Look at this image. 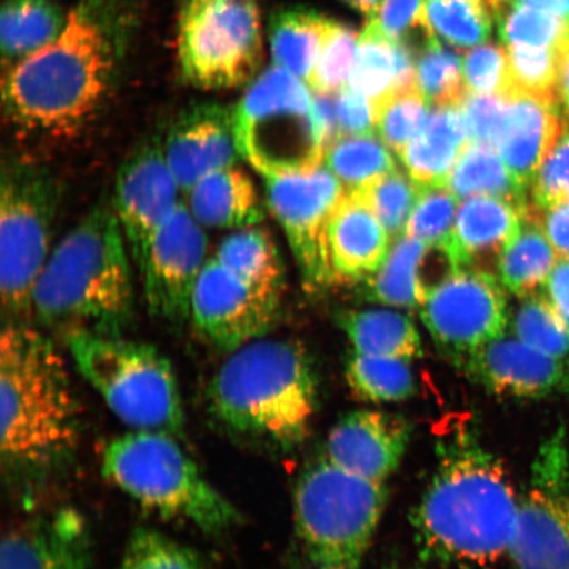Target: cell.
Masks as SVG:
<instances>
[{
  "mask_svg": "<svg viewBox=\"0 0 569 569\" xmlns=\"http://www.w3.org/2000/svg\"><path fill=\"white\" fill-rule=\"evenodd\" d=\"M437 466L411 515L421 558L440 566L486 568L509 555L519 496L502 461L472 427L437 445Z\"/></svg>",
  "mask_w": 569,
  "mask_h": 569,
  "instance_id": "obj_1",
  "label": "cell"
},
{
  "mask_svg": "<svg viewBox=\"0 0 569 569\" xmlns=\"http://www.w3.org/2000/svg\"><path fill=\"white\" fill-rule=\"evenodd\" d=\"M113 67L112 40L101 16L89 3L78 6L52 42L11 62L2 82L6 117L30 137L73 138L102 106Z\"/></svg>",
  "mask_w": 569,
  "mask_h": 569,
  "instance_id": "obj_2",
  "label": "cell"
},
{
  "mask_svg": "<svg viewBox=\"0 0 569 569\" xmlns=\"http://www.w3.org/2000/svg\"><path fill=\"white\" fill-rule=\"evenodd\" d=\"M81 411L59 352L20 322L0 336V455L9 472L42 478L73 458Z\"/></svg>",
  "mask_w": 569,
  "mask_h": 569,
  "instance_id": "obj_3",
  "label": "cell"
},
{
  "mask_svg": "<svg viewBox=\"0 0 569 569\" xmlns=\"http://www.w3.org/2000/svg\"><path fill=\"white\" fill-rule=\"evenodd\" d=\"M128 251L113 209L97 206L49 254L34 283L32 312L69 336H119L133 315Z\"/></svg>",
  "mask_w": 569,
  "mask_h": 569,
  "instance_id": "obj_4",
  "label": "cell"
},
{
  "mask_svg": "<svg viewBox=\"0 0 569 569\" xmlns=\"http://www.w3.org/2000/svg\"><path fill=\"white\" fill-rule=\"evenodd\" d=\"M317 395L305 347L264 338L230 352L208 388L211 415L224 429L283 450L309 437Z\"/></svg>",
  "mask_w": 569,
  "mask_h": 569,
  "instance_id": "obj_5",
  "label": "cell"
},
{
  "mask_svg": "<svg viewBox=\"0 0 569 569\" xmlns=\"http://www.w3.org/2000/svg\"><path fill=\"white\" fill-rule=\"evenodd\" d=\"M102 473L142 507L204 532L222 533L240 522L238 509L170 433L133 430L113 438L102 453Z\"/></svg>",
  "mask_w": 569,
  "mask_h": 569,
  "instance_id": "obj_6",
  "label": "cell"
},
{
  "mask_svg": "<svg viewBox=\"0 0 569 569\" xmlns=\"http://www.w3.org/2000/svg\"><path fill=\"white\" fill-rule=\"evenodd\" d=\"M387 483L341 471L325 457L305 468L295 521L315 569H361L386 510Z\"/></svg>",
  "mask_w": 569,
  "mask_h": 569,
  "instance_id": "obj_7",
  "label": "cell"
},
{
  "mask_svg": "<svg viewBox=\"0 0 569 569\" xmlns=\"http://www.w3.org/2000/svg\"><path fill=\"white\" fill-rule=\"evenodd\" d=\"M68 338L78 371L120 421L138 431L182 432L184 412L174 368L158 348L102 333Z\"/></svg>",
  "mask_w": 569,
  "mask_h": 569,
  "instance_id": "obj_8",
  "label": "cell"
},
{
  "mask_svg": "<svg viewBox=\"0 0 569 569\" xmlns=\"http://www.w3.org/2000/svg\"><path fill=\"white\" fill-rule=\"evenodd\" d=\"M241 159L266 180L312 172L325 142L308 84L279 67L268 68L233 107Z\"/></svg>",
  "mask_w": 569,
  "mask_h": 569,
  "instance_id": "obj_9",
  "label": "cell"
},
{
  "mask_svg": "<svg viewBox=\"0 0 569 569\" xmlns=\"http://www.w3.org/2000/svg\"><path fill=\"white\" fill-rule=\"evenodd\" d=\"M178 63L184 81L206 91L251 84L264 60L259 0H180Z\"/></svg>",
  "mask_w": 569,
  "mask_h": 569,
  "instance_id": "obj_10",
  "label": "cell"
},
{
  "mask_svg": "<svg viewBox=\"0 0 569 569\" xmlns=\"http://www.w3.org/2000/svg\"><path fill=\"white\" fill-rule=\"evenodd\" d=\"M59 182L32 162L4 163L0 178V296L12 317L32 312V293L49 258Z\"/></svg>",
  "mask_w": 569,
  "mask_h": 569,
  "instance_id": "obj_11",
  "label": "cell"
},
{
  "mask_svg": "<svg viewBox=\"0 0 569 569\" xmlns=\"http://www.w3.org/2000/svg\"><path fill=\"white\" fill-rule=\"evenodd\" d=\"M508 557L516 569H569V448L565 426L540 445L519 496Z\"/></svg>",
  "mask_w": 569,
  "mask_h": 569,
  "instance_id": "obj_12",
  "label": "cell"
},
{
  "mask_svg": "<svg viewBox=\"0 0 569 569\" xmlns=\"http://www.w3.org/2000/svg\"><path fill=\"white\" fill-rule=\"evenodd\" d=\"M266 181L268 208L287 234L306 287L319 290L339 283L330 259L329 226L346 196L343 184L323 166Z\"/></svg>",
  "mask_w": 569,
  "mask_h": 569,
  "instance_id": "obj_13",
  "label": "cell"
},
{
  "mask_svg": "<svg viewBox=\"0 0 569 569\" xmlns=\"http://www.w3.org/2000/svg\"><path fill=\"white\" fill-rule=\"evenodd\" d=\"M503 284L493 273L461 270L419 305L438 350L461 368L481 347L503 336L509 325Z\"/></svg>",
  "mask_w": 569,
  "mask_h": 569,
  "instance_id": "obj_14",
  "label": "cell"
},
{
  "mask_svg": "<svg viewBox=\"0 0 569 569\" xmlns=\"http://www.w3.org/2000/svg\"><path fill=\"white\" fill-rule=\"evenodd\" d=\"M280 301L281 295L256 287L212 258L199 276L190 317L204 339L232 352L267 336Z\"/></svg>",
  "mask_w": 569,
  "mask_h": 569,
  "instance_id": "obj_15",
  "label": "cell"
},
{
  "mask_svg": "<svg viewBox=\"0 0 569 569\" xmlns=\"http://www.w3.org/2000/svg\"><path fill=\"white\" fill-rule=\"evenodd\" d=\"M208 237L188 206H178L149 244L139 267L149 311L170 322L190 317L191 298L206 264Z\"/></svg>",
  "mask_w": 569,
  "mask_h": 569,
  "instance_id": "obj_16",
  "label": "cell"
},
{
  "mask_svg": "<svg viewBox=\"0 0 569 569\" xmlns=\"http://www.w3.org/2000/svg\"><path fill=\"white\" fill-rule=\"evenodd\" d=\"M180 191L162 146L142 147L120 167L112 209L138 267L154 234L182 203Z\"/></svg>",
  "mask_w": 569,
  "mask_h": 569,
  "instance_id": "obj_17",
  "label": "cell"
},
{
  "mask_svg": "<svg viewBox=\"0 0 569 569\" xmlns=\"http://www.w3.org/2000/svg\"><path fill=\"white\" fill-rule=\"evenodd\" d=\"M461 369L496 396L540 400L569 391L567 359L553 358L505 333L476 351Z\"/></svg>",
  "mask_w": 569,
  "mask_h": 569,
  "instance_id": "obj_18",
  "label": "cell"
},
{
  "mask_svg": "<svg viewBox=\"0 0 569 569\" xmlns=\"http://www.w3.org/2000/svg\"><path fill=\"white\" fill-rule=\"evenodd\" d=\"M411 427L379 410H356L340 418L326 440L323 457L341 469L387 483L408 451Z\"/></svg>",
  "mask_w": 569,
  "mask_h": 569,
  "instance_id": "obj_19",
  "label": "cell"
},
{
  "mask_svg": "<svg viewBox=\"0 0 569 569\" xmlns=\"http://www.w3.org/2000/svg\"><path fill=\"white\" fill-rule=\"evenodd\" d=\"M163 154L184 193L217 170L241 159L233 109L201 104L183 113L170 128Z\"/></svg>",
  "mask_w": 569,
  "mask_h": 569,
  "instance_id": "obj_20",
  "label": "cell"
},
{
  "mask_svg": "<svg viewBox=\"0 0 569 569\" xmlns=\"http://www.w3.org/2000/svg\"><path fill=\"white\" fill-rule=\"evenodd\" d=\"M559 106L521 91L507 96L492 147L526 188H531L563 131Z\"/></svg>",
  "mask_w": 569,
  "mask_h": 569,
  "instance_id": "obj_21",
  "label": "cell"
},
{
  "mask_svg": "<svg viewBox=\"0 0 569 569\" xmlns=\"http://www.w3.org/2000/svg\"><path fill=\"white\" fill-rule=\"evenodd\" d=\"M0 569H90L87 522L61 509L11 530L0 546Z\"/></svg>",
  "mask_w": 569,
  "mask_h": 569,
  "instance_id": "obj_22",
  "label": "cell"
},
{
  "mask_svg": "<svg viewBox=\"0 0 569 569\" xmlns=\"http://www.w3.org/2000/svg\"><path fill=\"white\" fill-rule=\"evenodd\" d=\"M525 210L500 198L466 199L459 206L451 241L461 270L497 272L502 252L521 229Z\"/></svg>",
  "mask_w": 569,
  "mask_h": 569,
  "instance_id": "obj_23",
  "label": "cell"
},
{
  "mask_svg": "<svg viewBox=\"0 0 569 569\" xmlns=\"http://www.w3.org/2000/svg\"><path fill=\"white\" fill-rule=\"evenodd\" d=\"M390 238L359 196L346 193L329 226V249L339 283L366 280L386 261Z\"/></svg>",
  "mask_w": 569,
  "mask_h": 569,
  "instance_id": "obj_24",
  "label": "cell"
},
{
  "mask_svg": "<svg viewBox=\"0 0 569 569\" xmlns=\"http://www.w3.org/2000/svg\"><path fill=\"white\" fill-rule=\"evenodd\" d=\"M188 209L204 229L241 230L264 219L258 189L244 169L227 167L202 178L188 191Z\"/></svg>",
  "mask_w": 569,
  "mask_h": 569,
  "instance_id": "obj_25",
  "label": "cell"
},
{
  "mask_svg": "<svg viewBox=\"0 0 569 569\" xmlns=\"http://www.w3.org/2000/svg\"><path fill=\"white\" fill-rule=\"evenodd\" d=\"M469 141L460 104L436 106L400 159L419 187H446Z\"/></svg>",
  "mask_w": 569,
  "mask_h": 569,
  "instance_id": "obj_26",
  "label": "cell"
},
{
  "mask_svg": "<svg viewBox=\"0 0 569 569\" xmlns=\"http://www.w3.org/2000/svg\"><path fill=\"white\" fill-rule=\"evenodd\" d=\"M338 322L350 338L355 352L382 358H421V337L410 318L389 309L348 310Z\"/></svg>",
  "mask_w": 569,
  "mask_h": 569,
  "instance_id": "obj_27",
  "label": "cell"
},
{
  "mask_svg": "<svg viewBox=\"0 0 569 569\" xmlns=\"http://www.w3.org/2000/svg\"><path fill=\"white\" fill-rule=\"evenodd\" d=\"M330 21L300 7L277 11L269 23V46L274 67L289 71L308 84Z\"/></svg>",
  "mask_w": 569,
  "mask_h": 569,
  "instance_id": "obj_28",
  "label": "cell"
},
{
  "mask_svg": "<svg viewBox=\"0 0 569 569\" xmlns=\"http://www.w3.org/2000/svg\"><path fill=\"white\" fill-rule=\"evenodd\" d=\"M446 187L459 201L475 197L500 198L528 208V194L492 146L469 141L448 177Z\"/></svg>",
  "mask_w": 569,
  "mask_h": 569,
  "instance_id": "obj_29",
  "label": "cell"
},
{
  "mask_svg": "<svg viewBox=\"0 0 569 569\" xmlns=\"http://www.w3.org/2000/svg\"><path fill=\"white\" fill-rule=\"evenodd\" d=\"M558 259L543 230L525 210L521 229L498 261V280L519 298L537 295Z\"/></svg>",
  "mask_w": 569,
  "mask_h": 569,
  "instance_id": "obj_30",
  "label": "cell"
},
{
  "mask_svg": "<svg viewBox=\"0 0 569 569\" xmlns=\"http://www.w3.org/2000/svg\"><path fill=\"white\" fill-rule=\"evenodd\" d=\"M68 17L48 0H6L0 13V46L4 59L16 62L52 42Z\"/></svg>",
  "mask_w": 569,
  "mask_h": 569,
  "instance_id": "obj_31",
  "label": "cell"
},
{
  "mask_svg": "<svg viewBox=\"0 0 569 569\" xmlns=\"http://www.w3.org/2000/svg\"><path fill=\"white\" fill-rule=\"evenodd\" d=\"M213 259L256 287L282 295L281 256L272 234L260 224L232 231L220 241Z\"/></svg>",
  "mask_w": 569,
  "mask_h": 569,
  "instance_id": "obj_32",
  "label": "cell"
},
{
  "mask_svg": "<svg viewBox=\"0 0 569 569\" xmlns=\"http://www.w3.org/2000/svg\"><path fill=\"white\" fill-rule=\"evenodd\" d=\"M323 162L346 193H353L397 170L386 142L372 134H347L326 148Z\"/></svg>",
  "mask_w": 569,
  "mask_h": 569,
  "instance_id": "obj_33",
  "label": "cell"
},
{
  "mask_svg": "<svg viewBox=\"0 0 569 569\" xmlns=\"http://www.w3.org/2000/svg\"><path fill=\"white\" fill-rule=\"evenodd\" d=\"M348 388L361 401L391 403L416 395L410 360L352 352L346 365Z\"/></svg>",
  "mask_w": 569,
  "mask_h": 569,
  "instance_id": "obj_34",
  "label": "cell"
},
{
  "mask_svg": "<svg viewBox=\"0 0 569 569\" xmlns=\"http://www.w3.org/2000/svg\"><path fill=\"white\" fill-rule=\"evenodd\" d=\"M425 247V241L407 234L393 241L386 261L366 279L367 300L398 309L419 308L416 272Z\"/></svg>",
  "mask_w": 569,
  "mask_h": 569,
  "instance_id": "obj_35",
  "label": "cell"
},
{
  "mask_svg": "<svg viewBox=\"0 0 569 569\" xmlns=\"http://www.w3.org/2000/svg\"><path fill=\"white\" fill-rule=\"evenodd\" d=\"M425 16L436 36L462 49L483 44L495 20L489 0H425Z\"/></svg>",
  "mask_w": 569,
  "mask_h": 569,
  "instance_id": "obj_36",
  "label": "cell"
},
{
  "mask_svg": "<svg viewBox=\"0 0 569 569\" xmlns=\"http://www.w3.org/2000/svg\"><path fill=\"white\" fill-rule=\"evenodd\" d=\"M347 87L365 96L373 110L396 92L397 62L395 42L366 26Z\"/></svg>",
  "mask_w": 569,
  "mask_h": 569,
  "instance_id": "obj_37",
  "label": "cell"
},
{
  "mask_svg": "<svg viewBox=\"0 0 569 569\" xmlns=\"http://www.w3.org/2000/svg\"><path fill=\"white\" fill-rule=\"evenodd\" d=\"M416 87L432 107L460 104L466 96L461 60L432 36L418 49Z\"/></svg>",
  "mask_w": 569,
  "mask_h": 569,
  "instance_id": "obj_38",
  "label": "cell"
},
{
  "mask_svg": "<svg viewBox=\"0 0 569 569\" xmlns=\"http://www.w3.org/2000/svg\"><path fill=\"white\" fill-rule=\"evenodd\" d=\"M423 188L400 170L388 173L353 194L359 196L386 227L391 241L403 237Z\"/></svg>",
  "mask_w": 569,
  "mask_h": 569,
  "instance_id": "obj_39",
  "label": "cell"
},
{
  "mask_svg": "<svg viewBox=\"0 0 569 569\" xmlns=\"http://www.w3.org/2000/svg\"><path fill=\"white\" fill-rule=\"evenodd\" d=\"M505 46L561 48L569 40V26L537 7L513 3L496 17Z\"/></svg>",
  "mask_w": 569,
  "mask_h": 569,
  "instance_id": "obj_40",
  "label": "cell"
},
{
  "mask_svg": "<svg viewBox=\"0 0 569 569\" xmlns=\"http://www.w3.org/2000/svg\"><path fill=\"white\" fill-rule=\"evenodd\" d=\"M516 338L558 359L569 356V329L540 295L522 298L513 317Z\"/></svg>",
  "mask_w": 569,
  "mask_h": 569,
  "instance_id": "obj_41",
  "label": "cell"
},
{
  "mask_svg": "<svg viewBox=\"0 0 569 569\" xmlns=\"http://www.w3.org/2000/svg\"><path fill=\"white\" fill-rule=\"evenodd\" d=\"M118 569H204L201 555L158 530L133 531Z\"/></svg>",
  "mask_w": 569,
  "mask_h": 569,
  "instance_id": "obj_42",
  "label": "cell"
},
{
  "mask_svg": "<svg viewBox=\"0 0 569 569\" xmlns=\"http://www.w3.org/2000/svg\"><path fill=\"white\" fill-rule=\"evenodd\" d=\"M359 34L353 28L330 21L308 87L319 94H337L350 78Z\"/></svg>",
  "mask_w": 569,
  "mask_h": 569,
  "instance_id": "obj_43",
  "label": "cell"
},
{
  "mask_svg": "<svg viewBox=\"0 0 569 569\" xmlns=\"http://www.w3.org/2000/svg\"><path fill=\"white\" fill-rule=\"evenodd\" d=\"M430 104L417 88L396 92L375 109L376 130L391 152L401 156L421 130Z\"/></svg>",
  "mask_w": 569,
  "mask_h": 569,
  "instance_id": "obj_44",
  "label": "cell"
},
{
  "mask_svg": "<svg viewBox=\"0 0 569 569\" xmlns=\"http://www.w3.org/2000/svg\"><path fill=\"white\" fill-rule=\"evenodd\" d=\"M559 49L510 46L507 48L515 91L559 102Z\"/></svg>",
  "mask_w": 569,
  "mask_h": 569,
  "instance_id": "obj_45",
  "label": "cell"
},
{
  "mask_svg": "<svg viewBox=\"0 0 569 569\" xmlns=\"http://www.w3.org/2000/svg\"><path fill=\"white\" fill-rule=\"evenodd\" d=\"M459 199L447 187L423 188L405 234L425 243H451Z\"/></svg>",
  "mask_w": 569,
  "mask_h": 569,
  "instance_id": "obj_46",
  "label": "cell"
},
{
  "mask_svg": "<svg viewBox=\"0 0 569 569\" xmlns=\"http://www.w3.org/2000/svg\"><path fill=\"white\" fill-rule=\"evenodd\" d=\"M367 27L390 41H405L416 49L436 36L427 24L425 0H382L369 13Z\"/></svg>",
  "mask_w": 569,
  "mask_h": 569,
  "instance_id": "obj_47",
  "label": "cell"
},
{
  "mask_svg": "<svg viewBox=\"0 0 569 569\" xmlns=\"http://www.w3.org/2000/svg\"><path fill=\"white\" fill-rule=\"evenodd\" d=\"M461 67L467 92L509 96L515 91L507 48L495 44L475 47L462 57Z\"/></svg>",
  "mask_w": 569,
  "mask_h": 569,
  "instance_id": "obj_48",
  "label": "cell"
},
{
  "mask_svg": "<svg viewBox=\"0 0 569 569\" xmlns=\"http://www.w3.org/2000/svg\"><path fill=\"white\" fill-rule=\"evenodd\" d=\"M530 202L542 209L569 203V119L531 184Z\"/></svg>",
  "mask_w": 569,
  "mask_h": 569,
  "instance_id": "obj_49",
  "label": "cell"
},
{
  "mask_svg": "<svg viewBox=\"0 0 569 569\" xmlns=\"http://www.w3.org/2000/svg\"><path fill=\"white\" fill-rule=\"evenodd\" d=\"M505 103H507V96L466 92L460 102V109L471 141L492 146Z\"/></svg>",
  "mask_w": 569,
  "mask_h": 569,
  "instance_id": "obj_50",
  "label": "cell"
},
{
  "mask_svg": "<svg viewBox=\"0 0 569 569\" xmlns=\"http://www.w3.org/2000/svg\"><path fill=\"white\" fill-rule=\"evenodd\" d=\"M336 97L340 137L375 133V110L369 99L348 87Z\"/></svg>",
  "mask_w": 569,
  "mask_h": 569,
  "instance_id": "obj_51",
  "label": "cell"
},
{
  "mask_svg": "<svg viewBox=\"0 0 569 569\" xmlns=\"http://www.w3.org/2000/svg\"><path fill=\"white\" fill-rule=\"evenodd\" d=\"M529 216L543 230L559 259H569V203L537 208L528 206Z\"/></svg>",
  "mask_w": 569,
  "mask_h": 569,
  "instance_id": "obj_52",
  "label": "cell"
},
{
  "mask_svg": "<svg viewBox=\"0 0 569 569\" xmlns=\"http://www.w3.org/2000/svg\"><path fill=\"white\" fill-rule=\"evenodd\" d=\"M539 293L569 329V259H558Z\"/></svg>",
  "mask_w": 569,
  "mask_h": 569,
  "instance_id": "obj_53",
  "label": "cell"
},
{
  "mask_svg": "<svg viewBox=\"0 0 569 569\" xmlns=\"http://www.w3.org/2000/svg\"><path fill=\"white\" fill-rule=\"evenodd\" d=\"M558 97L569 119V40L559 49Z\"/></svg>",
  "mask_w": 569,
  "mask_h": 569,
  "instance_id": "obj_54",
  "label": "cell"
},
{
  "mask_svg": "<svg viewBox=\"0 0 569 569\" xmlns=\"http://www.w3.org/2000/svg\"><path fill=\"white\" fill-rule=\"evenodd\" d=\"M516 2L553 13L569 26V0H516Z\"/></svg>",
  "mask_w": 569,
  "mask_h": 569,
  "instance_id": "obj_55",
  "label": "cell"
},
{
  "mask_svg": "<svg viewBox=\"0 0 569 569\" xmlns=\"http://www.w3.org/2000/svg\"><path fill=\"white\" fill-rule=\"evenodd\" d=\"M347 4L353 7L355 10H359L365 13H372L377 6H379L382 0H345Z\"/></svg>",
  "mask_w": 569,
  "mask_h": 569,
  "instance_id": "obj_56",
  "label": "cell"
},
{
  "mask_svg": "<svg viewBox=\"0 0 569 569\" xmlns=\"http://www.w3.org/2000/svg\"><path fill=\"white\" fill-rule=\"evenodd\" d=\"M489 3L492 6L496 20L498 13H500L503 9H507L508 6L516 3V0H489Z\"/></svg>",
  "mask_w": 569,
  "mask_h": 569,
  "instance_id": "obj_57",
  "label": "cell"
}]
</instances>
